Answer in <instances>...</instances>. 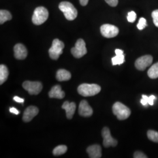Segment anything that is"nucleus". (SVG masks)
Masks as SVG:
<instances>
[{
	"mask_svg": "<svg viewBox=\"0 0 158 158\" xmlns=\"http://www.w3.org/2000/svg\"><path fill=\"white\" fill-rule=\"evenodd\" d=\"M79 94L83 97L94 96L99 93L101 91V87L96 84L84 83L80 85L77 88Z\"/></svg>",
	"mask_w": 158,
	"mask_h": 158,
	"instance_id": "nucleus-1",
	"label": "nucleus"
},
{
	"mask_svg": "<svg viewBox=\"0 0 158 158\" xmlns=\"http://www.w3.org/2000/svg\"><path fill=\"white\" fill-rule=\"evenodd\" d=\"M59 8L63 12L65 18L69 21H73L77 17V11L73 5L68 1H63L59 5Z\"/></svg>",
	"mask_w": 158,
	"mask_h": 158,
	"instance_id": "nucleus-2",
	"label": "nucleus"
},
{
	"mask_svg": "<svg viewBox=\"0 0 158 158\" xmlns=\"http://www.w3.org/2000/svg\"><path fill=\"white\" fill-rule=\"evenodd\" d=\"M113 112L119 120H124L131 115L130 108L120 102H116L113 106Z\"/></svg>",
	"mask_w": 158,
	"mask_h": 158,
	"instance_id": "nucleus-3",
	"label": "nucleus"
},
{
	"mask_svg": "<svg viewBox=\"0 0 158 158\" xmlns=\"http://www.w3.org/2000/svg\"><path fill=\"white\" fill-rule=\"evenodd\" d=\"M49 17V12L44 6L36 8L32 18V23L36 25H40L45 22Z\"/></svg>",
	"mask_w": 158,
	"mask_h": 158,
	"instance_id": "nucleus-4",
	"label": "nucleus"
},
{
	"mask_svg": "<svg viewBox=\"0 0 158 158\" xmlns=\"http://www.w3.org/2000/svg\"><path fill=\"white\" fill-rule=\"evenodd\" d=\"M64 48V43L58 39L53 40L52 45L49 50V56L53 60H57L60 55L63 53V50Z\"/></svg>",
	"mask_w": 158,
	"mask_h": 158,
	"instance_id": "nucleus-5",
	"label": "nucleus"
},
{
	"mask_svg": "<svg viewBox=\"0 0 158 158\" xmlns=\"http://www.w3.org/2000/svg\"><path fill=\"white\" fill-rule=\"evenodd\" d=\"M23 88L31 95H37L42 90V85L39 81H25L23 84Z\"/></svg>",
	"mask_w": 158,
	"mask_h": 158,
	"instance_id": "nucleus-6",
	"label": "nucleus"
},
{
	"mask_svg": "<svg viewBox=\"0 0 158 158\" xmlns=\"http://www.w3.org/2000/svg\"><path fill=\"white\" fill-rule=\"evenodd\" d=\"M71 53L74 57L77 59L85 56L87 53L85 40L82 39L77 40L74 47L72 48Z\"/></svg>",
	"mask_w": 158,
	"mask_h": 158,
	"instance_id": "nucleus-7",
	"label": "nucleus"
},
{
	"mask_svg": "<svg viewBox=\"0 0 158 158\" xmlns=\"http://www.w3.org/2000/svg\"><path fill=\"white\" fill-rule=\"evenodd\" d=\"M102 35L107 38H111L117 36L119 29L117 27L111 24H104L100 28Z\"/></svg>",
	"mask_w": 158,
	"mask_h": 158,
	"instance_id": "nucleus-8",
	"label": "nucleus"
},
{
	"mask_svg": "<svg viewBox=\"0 0 158 158\" xmlns=\"http://www.w3.org/2000/svg\"><path fill=\"white\" fill-rule=\"evenodd\" d=\"M152 62L153 57L151 55H144L139 57L136 60L135 66L138 70L143 71L151 66Z\"/></svg>",
	"mask_w": 158,
	"mask_h": 158,
	"instance_id": "nucleus-9",
	"label": "nucleus"
},
{
	"mask_svg": "<svg viewBox=\"0 0 158 158\" xmlns=\"http://www.w3.org/2000/svg\"><path fill=\"white\" fill-rule=\"evenodd\" d=\"M102 136L103 138V145L106 148L116 147L118 142L114 139L111 135L110 131L107 127H104L102 130Z\"/></svg>",
	"mask_w": 158,
	"mask_h": 158,
	"instance_id": "nucleus-10",
	"label": "nucleus"
},
{
	"mask_svg": "<svg viewBox=\"0 0 158 158\" xmlns=\"http://www.w3.org/2000/svg\"><path fill=\"white\" fill-rule=\"evenodd\" d=\"M14 56L18 60L25 59L28 55V51L25 46L21 44H18L14 48Z\"/></svg>",
	"mask_w": 158,
	"mask_h": 158,
	"instance_id": "nucleus-11",
	"label": "nucleus"
},
{
	"mask_svg": "<svg viewBox=\"0 0 158 158\" xmlns=\"http://www.w3.org/2000/svg\"><path fill=\"white\" fill-rule=\"evenodd\" d=\"M39 109L35 106H29L27 108L23 114V119L24 122L28 123L31 121L34 117L38 115Z\"/></svg>",
	"mask_w": 158,
	"mask_h": 158,
	"instance_id": "nucleus-12",
	"label": "nucleus"
},
{
	"mask_svg": "<svg viewBox=\"0 0 158 158\" xmlns=\"http://www.w3.org/2000/svg\"><path fill=\"white\" fill-rule=\"evenodd\" d=\"M79 113L81 116L88 117L92 115L93 111L87 101L82 100L79 104Z\"/></svg>",
	"mask_w": 158,
	"mask_h": 158,
	"instance_id": "nucleus-13",
	"label": "nucleus"
},
{
	"mask_svg": "<svg viewBox=\"0 0 158 158\" xmlns=\"http://www.w3.org/2000/svg\"><path fill=\"white\" fill-rule=\"evenodd\" d=\"M87 152L91 158H100L102 157V148L99 145H93L87 148Z\"/></svg>",
	"mask_w": 158,
	"mask_h": 158,
	"instance_id": "nucleus-14",
	"label": "nucleus"
},
{
	"mask_svg": "<svg viewBox=\"0 0 158 158\" xmlns=\"http://www.w3.org/2000/svg\"><path fill=\"white\" fill-rule=\"evenodd\" d=\"M62 107L66 111L67 118L68 119L72 118L76 109V104L73 102H69L66 101L63 103Z\"/></svg>",
	"mask_w": 158,
	"mask_h": 158,
	"instance_id": "nucleus-15",
	"label": "nucleus"
},
{
	"mask_svg": "<svg viewBox=\"0 0 158 158\" xmlns=\"http://www.w3.org/2000/svg\"><path fill=\"white\" fill-rule=\"evenodd\" d=\"M65 96V93L62 90L61 86L56 85L53 86L49 93V97L50 98L62 99Z\"/></svg>",
	"mask_w": 158,
	"mask_h": 158,
	"instance_id": "nucleus-16",
	"label": "nucleus"
},
{
	"mask_svg": "<svg viewBox=\"0 0 158 158\" xmlns=\"http://www.w3.org/2000/svg\"><path fill=\"white\" fill-rule=\"evenodd\" d=\"M71 73L66 70L59 69L56 73V77L59 81H68L71 79Z\"/></svg>",
	"mask_w": 158,
	"mask_h": 158,
	"instance_id": "nucleus-17",
	"label": "nucleus"
},
{
	"mask_svg": "<svg viewBox=\"0 0 158 158\" xmlns=\"http://www.w3.org/2000/svg\"><path fill=\"white\" fill-rule=\"evenodd\" d=\"M9 75V72L7 67L4 65L1 64L0 66V85H2L8 79Z\"/></svg>",
	"mask_w": 158,
	"mask_h": 158,
	"instance_id": "nucleus-18",
	"label": "nucleus"
},
{
	"mask_svg": "<svg viewBox=\"0 0 158 158\" xmlns=\"http://www.w3.org/2000/svg\"><path fill=\"white\" fill-rule=\"evenodd\" d=\"M12 19L11 14L6 10H1L0 11V24H3L6 21H10Z\"/></svg>",
	"mask_w": 158,
	"mask_h": 158,
	"instance_id": "nucleus-19",
	"label": "nucleus"
},
{
	"mask_svg": "<svg viewBox=\"0 0 158 158\" xmlns=\"http://www.w3.org/2000/svg\"><path fill=\"white\" fill-rule=\"evenodd\" d=\"M148 75L151 79H156L158 77V62L153 64L148 71Z\"/></svg>",
	"mask_w": 158,
	"mask_h": 158,
	"instance_id": "nucleus-20",
	"label": "nucleus"
},
{
	"mask_svg": "<svg viewBox=\"0 0 158 158\" xmlns=\"http://www.w3.org/2000/svg\"><path fill=\"white\" fill-rule=\"evenodd\" d=\"M68 148L66 145H59L53 149V154L55 156H59L66 152Z\"/></svg>",
	"mask_w": 158,
	"mask_h": 158,
	"instance_id": "nucleus-21",
	"label": "nucleus"
},
{
	"mask_svg": "<svg viewBox=\"0 0 158 158\" xmlns=\"http://www.w3.org/2000/svg\"><path fill=\"white\" fill-rule=\"evenodd\" d=\"M125 57L124 54L122 55H116L115 56L112 58V63L113 65L121 64L124 62Z\"/></svg>",
	"mask_w": 158,
	"mask_h": 158,
	"instance_id": "nucleus-22",
	"label": "nucleus"
},
{
	"mask_svg": "<svg viewBox=\"0 0 158 158\" xmlns=\"http://www.w3.org/2000/svg\"><path fill=\"white\" fill-rule=\"evenodd\" d=\"M147 136L149 139L154 142L158 143V132L153 130H149L147 132Z\"/></svg>",
	"mask_w": 158,
	"mask_h": 158,
	"instance_id": "nucleus-23",
	"label": "nucleus"
},
{
	"mask_svg": "<svg viewBox=\"0 0 158 158\" xmlns=\"http://www.w3.org/2000/svg\"><path fill=\"white\" fill-rule=\"evenodd\" d=\"M147 26V20L144 18H141L138 23L137 24V28L139 30H142Z\"/></svg>",
	"mask_w": 158,
	"mask_h": 158,
	"instance_id": "nucleus-24",
	"label": "nucleus"
},
{
	"mask_svg": "<svg viewBox=\"0 0 158 158\" xmlns=\"http://www.w3.org/2000/svg\"><path fill=\"white\" fill-rule=\"evenodd\" d=\"M136 18V14L134 11H131L128 13L127 16V19L128 21L131 23H134L135 21Z\"/></svg>",
	"mask_w": 158,
	"mask_h": 158,
	"instance_id": "nucleus-25",
	"label": "nucleus"
},
{
	"mask_svg": "<svg viewBox=\"0 0 158 158\" xmlns=\"http://www.w3.org/2000/svg\"><path fill=\"white\" fill-rule=\"evenodd\" d=\"M152 17L155 25L158 28V10H156L152 12Z\"/></svg>",
	"mask_w": 158,
	"mask_h": 158,
	"instance_id": "nucleus-26",
	"label": "nucleus"
},
{
	"mask_svg": "<svg viewBox=\"0 0 158 158\" xmlns=\"http://www.w3.org/2000/svg\"><path fill=\"white\" fill-rule=\"evenodd\" d=\"M134 158H147L146 155H145L143 153L139 152V151H137L136 152L134 155Z\"/></svg>",
	"mask_w": 158,
	"mask_h": 158,
	"instance_id": "nucleus-27",
	"label": "nucleus"
},
{
	"mask_svg": "<svg viewBox=\"0 0 158 158\" xmlns=\"http://www.w3.org/2000/svg\"><path fill=\"white\" fill-rule=\"evenodd\" d=\"M108 4L111 6H116L118 5V0H105Z\"/></svg>",
	"mask_w": 158,
	"mask_h": 158,
	"instance_id": "nucleus-28",
	"label": "nucleus"
},
{
	"mask_svg": "<svg viewBox=\"0 0 158 158\" xmlns=\"http://www.w3.org/2000/svg\"><path fill=\"white\" fill-rule=\"evenodd\" d=\"M148 99H149V97H148L146 95H142V99L141 100V103L143 106H146L147 104H148Z\"/></svg>",
	"mask_w": 158,
	"mask_h": 158,
	"instance_id": "nucleus-29",
	"label": "nucleus"
},
{
	"mask_svg": "<svg viewBox=\"0 0 158 158\" xmlns=\"http://www.w3.org/2000/svg\"><path fill=\"white\" fill-rule=\"evenodd\" d=\"M156 99V97L153 95L149 96V99H148V104L150 106H153V102H154V100Z\"/></svg>",
	"mask_w": 158,
	"mask_h": 158,
	"instance_id": "nucleus-30",
	"label": "nucleus"
},
{
	"mask_svg": "<svg viewBox=\"0 0 158 158\" xmlns=\"http://www.w3.org/2000/svg\"><path fill=\"white\" fill-rule=\"evenodd\" d=\"M14 100L15 102H21V103H23V102H24V100H23V98H19V97H17V96H15V97H14Z\"/></svg>",
	"mask_w": 158,
	"mask_h": 158,
	"instance_id": "nucleus-31",
	"label": "nucleus"
},
{
	"mask_svg": "<svg viewBox=\"0 0 158 158\" xmlns=\"http://www.w3.org/2000/svg\"><path fill=\"white\" fill-rule=\"evenodd\" d=\"M10 112L12 113H14V114H16V115H18V114H19V111L16 109L15 108H11L10 109Z\"/></svg>",
	"mask_w": 158,
	"mask_h": 158,
	"instance_id": "nucleus-32",
	"label": "nucleus"
},
{
	"mask_svg": "<svg viewBox=\"0 0 158 158\" xmlns=\"http://www.w3.org/2000/svg\"><path fill=\"white\" fill-rule=\"evenodd\" d=\"M80 4L82 6H85L87 5L89 0H79Z\"/></svg>",
	"mask_w": 158,
	"mask_h": 158,
	"instance_id": "nucleus-33",
	"label": "nucleus"
},
{
	"mask_svg": "<svg viewBox=\"0 0 158 158\" xmlns=\"http://www.w3.org/2000/svg\"><path fill=\"white\" fill-rule=\"evenodd\" d=\"M115 55H122V54H124V52L121 49H117L115 51Z\"/></svg>",
	"mask_w": 158,
	"mask_h": 158,
	"instance_id": "nucleus-34",
	"label": "nucleus"
}]
</instances>
